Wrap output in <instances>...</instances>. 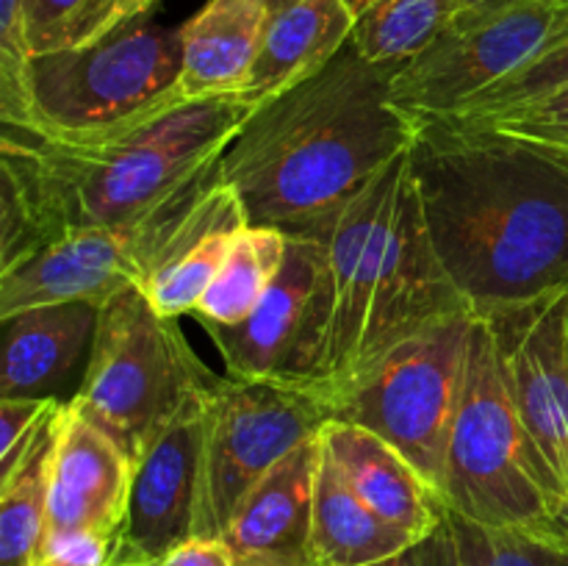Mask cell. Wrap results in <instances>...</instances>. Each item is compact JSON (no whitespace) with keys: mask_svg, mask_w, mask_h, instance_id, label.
I'll return each mask as SVG.
<instances>
[{"mask_svg":"<svg viewBox=\"0 0 568 566\" xmlns=\"http://www.w3.org/2000/svg\"><path fill=\"white\" fill-rule=\"evenodd\" d=\"M416 553H419V566H458L453 536H449L447 525H442L433 536H427L425 542L416 547Z\"/></svg>","mask_w":568,"mask_h":566,"instance_id":"cell-33","label":"cell"},{"mask_svg":"<svg viewBox=\"0 0 568 566\" xmlns=\"http://www.w3.org/2000/svg\"><path fill=\"white\" fill-rule=\"evenodd\" d=\"M216 175L148 220L81 228L0 270V320L39 305L92 303L100 309L114 294L142 286L166 228Z\"/></svg>","mask_w":568,"mask_h":566,"instance_id":"cell-11","label":"cell"},{"mask_svg":"<svg viewBox=\"0 0 568 566\" xmlns=\"http://www.w3.org/2000/svg\"><path fill=\"white\" fill-rule=\"evenodd\" d=\"M397 70L347 44L325 70L253 111L220 161L250 225L305 231L408 153L416 120L392 98Z\"/></svg>","mask_w":568,"mask_h":566,"instance_id":"cell-4","label":"cell"},{"mask_svg":"<svg viewBox=\"0 0 568 566\" xmlns=\"http://www.w3.org/2000/svg\"><path fill=\"white\" fill-rule=\"evenodd\" d=\"M236 566H314L308 555L286 553H244L236 555Z\"/></svg>","mask_w":568,"mask_h":566,"instance_id":"cell-34","label":"cell"},{"mask_svg":"<svg viewBox=\"0 0 568 566\" xmlns=\"http://www.w3.org/2000/svg\"><path fill=\"white\" fill-rule=\"evenodd\" d=\"M510 3V0H464V11H483V9H494V6ZM460 11V14H464Z\"/></svg>","mask_w":568,"mask_h":566,"instance_id":"cell-37","label":"cell"},{"mask_svg":"<svg viewBox=\"0 0 568 566\" xmlns=\"http://www.w3.org/2000/svg\"><path fill=\"white\" fill-rule=\"evenodd\" d=\"M442 503L449 514L499 530H560V508L510 397L497 336L486 316H477L471 333Z\"/></svg>","mask_w":568,"mask_h":566,"instance_id":"cell-6","label":"cell"},{"mask_svg":"<svg viewBox=\"0 0 568 566\" xmlns=\"http://www.w3.org/2000/svg\"><path fill=\"white\" fill-rule=\"evenodd\" d=\"M120 0H22V22L37 55L83 48L105 37Z\"/></svg>","mask_w":568,"mask_h":566,"instance_id":"cell-27","label":"cell"},{"mask_svg":"<svg viewBox=\"0 0 568 566\" xmlns=\"http://www.w3.org/2000/svg\"><path fill=\"white\" fill-rule=\"evenodd\" d=\"M131 481L133 461L125 449L67 403L53 453L44 542L64 536H120Z\"/></svg>","mask_w":568,"mask_h":566,"instance_id":"cell-14","label":"cell"},{"mask_svg":"<svg viewBox=\"0 0 568 566\" xmlns=\"http://www.w3.org/2000/svg\"><path fill=\"white\" fill-rule=\"evenodd\" d=\"M89 350L87 375L70 403L131 461L222 381L194 353L178 320L161 316L139 286L100 305Z\"/></svg>","mask_w":568,"mask_h":566,"instance_id":"cell-5","label":"cell"},{"mask_svg":"<svg viewBox=\"0 0 568 566\" xmlns=\"http://www.w3.org/2000/svg\"><path fill=\"white\" fill-rule=\"evenodd\" d=\"M155 3H159V0H120V3H116L114 17H111L109 31H114V28L122 26V22H131L136 20V17L150 14V9H153Z\"/></svg>","mask_w":568,"mask_h":566,"instance_id":"cell-35","label":"cell"},{"mask_svg":"<svg viewBox=\"0 0 568 566\" xmlns=\"http://www.w3.org/2000/svg\"><path fill=\"white\" fill-rule=\"evenodd\" d=\"M181 28L148 14L122 22L83 48L33 59V94L42 128L33 137L94 133L136 120L178 100Z\"/></svg>","mask_w":568,"mask_h":566,"instance_id":"cell-8","label":"cell"},{"mask_svg":"<svg viewBox=\"0 0 568 566\" xmlns=\"http://www.w3.org/2000/svg\"><path fill=\"white\" fill-rule=\"evenodd\" d=\"M320 438L344 481L388 525L419 544L444 525L447 508L438 494L386 438L344 420H327Z\"/></svg>","mask_w":568,"mask_h":566,"instance_id":"cell-17","label":"cell"},{"mask_svg":"<svg viewBox=\"0 0 568 566\" xmlns=\"http://www.w3.org/2000/svg\"><path fill=\"white\" fill-rule=\"evenodd\" d=\"M547 486L568 511V289L486 316Z\"/></svg>","mask_w":568,"mask_h":566,"instance_id":"cell-12","label":"cell"},{"mask_svg":"<svg viewBox=\"0 0 568 566\" xmlns=\"http://www.w3.org/2000/svg\"><path fill=\"white\" fill-rule=\"evenodd\" d=\"M353 39L347 0H286L266 31L261 53L236 94L258 111L270 100L325 70Z\"/></svg>","mask_w":568,"mask_h":566,"instance_id":"cell-19","label":"cell"},{"mask_svg":"<svg viewBox=\"0 0 568 566\" xmlns=\"http://www.w3.org/2000/svg\"><path fill=\"white\" fill-rule=\"evenodd\" d=\"M0 114L14 131L39 133L42 117L33 94V53L22 22V0H0Z\"/></svg>","mask_w":568,"mask_h":566,"instance_id":"cell-28","label":"cell"},{"mask_svg":"<svg viewBox=\"0 0 568 566\" xmlns=\"http://www.w3.org/2000/svg\"><path fill=\"white\" fill-rule=\"evenodd\" d=\"M416 544L355 494L320 438L308 547L314 566H372L408 553Z\"/></svg>","mask_w":568,"mask_h":566,"instance_id":"cell-22","label":"cell"},{"mask_svg":"<svg viewBox=\"0 0 568 566\" xmlns=\"http://www.w3.org/2000/svg\"><path fill=\"white\" fill-rule=\"evenodd\" d=\"M475 322V311L433 322L388 350L331 403V420L353 422L394 444L438 499Z\"/></svg>","mask_w":568,"mask_h":566,"instance_id":"cell-7","label":"cell"},{"mask_svg":"<svg viewBox=\"0 0 568 566\" xmlns=\"http://www.w3.org/2000/svg\"><path fill=\"white\" fill-rule=\"evenodd\" d=\"M447 120H455L469 128H480V131L499 133V137L519 139V142L536 144V148L568 153V87L555 89L547 98L516 105V109L469 117L453 114Z\"/></svg>","mask_w":568,"mask_h":566,"instance_id":"cell-29","label":"cell"},{"mask_svg":"<svg viewBox=\"0 0 568 566\" xmlns=\"http://www.w3.org/2000/svg\"><path fill=\"white\" fill-rule=\"evenodd\" d=\"M327 420L331 405L314 388L222 377L200 414L194 536L222 538L250 488Z\"/></svg>","mask_w":568,"mask_h":566,"instance_id":"cell-9","label":"cell"},{"mask_svg":"<svg viewBox=\"0 0 568 566\" xmlns=\"http://www.w3.org/2000/svg\"><path fill=\"white\" fill-rule=\"evenodd\" d=\"M322 270V242L288 233L286 261L253 314L239 325H203L222 353L227 377L292 383L311 297Z\"/></svg>","mask_w":568,"mask_h":566,"instance_id":"cell-15","label":"cell"},{"mask_svg":"<svg viewBox=\"0 0 568 566\" xmlns=\"http://www.w3.org/2000/svg\"><path fill=\"white\" fill-rule=\"evenodd\" d=\"M67 403L44 420L14 464L0 472V566H28L44 542L50 475Z\"/></svg>","mask_w":568,"mask_h":566,"instance_id":"cell-23","label":"cell"},{"mask_svg":"<svg viewBox=\"0 0 568 566\" xmlns=\"http://www.w3.org/2000/svg\"><path fill=\"white\" fill-rule=\"evenodd\" d=\"M410 178L433 250L477 316L568 289V153L436 117Z\"/></svg>","mask_w":568,"mask_h":566,"instance_id":"cell-1","label":"cell"},{"mask_svg":"<svg viewBox=\"0 0 568 566\" xmlns=\"http://www.w3.org/2000/svg\"><path fill=\"white\" fill-rule=\"evenodd\" d=\"M353 44L366 61L405 64L430 48L464 11V0H347Z\"/></svg>","mask_w":568,"mask_h":566,"instance_id":"cell-24","label":"cell"},{"mask_svg":"<svg viewBox=\"0 0 568 566\" xmlns=\"http://www.w3.org/2000/svg\"><path fill=\"white\" fill-rule=\"evenodd\" d=\"M109 566H142V564H128V560H111Z\"/></svg>","mask_w":568,"mask_h":566,"instance_id":"cell-39","label":"cell"},{"mask_svg":"<svg viewBox=\"0 0 568 566\" xmlns=\"http://www.w3.org/2000/svg\"><path fill=\"white\" fill-rule=\"evenodd\" d=\"M316 469L320 433L300 444L250 488L247 497L233 511L227 530L222 533L227 547L236 555L286 553L311 558Z\"/></svg>","mask_w":568,"mask_h":566,"instance_id":"cell-20","label":"cell"},{"mask_svg":"<svg viewBox=\"0 0 568 566\" xmlns=\"http://www.w3.org/2000/svg\"><path fill=\"white\" fill-rule=\"evenodd\" d=\"M416 547H419V544H416ZM416 547L408 549V553L394 555V558L381 560V564H372V566H419V553H416Z\"/></svg>","mask_w":568,"mask_h":566,"instance_id":"cell-36","label":"cell"},{"mask_svg":"<svg viewBox=\"0 0 568 566\" xmlns=\"http://www.w3.org/2000/svg\"><path fill=\"white\" fill-rule=\"evenodd\" d=\"M98 311L92 303H59L3 320L0 397H48L92 344Z\"/></svg>","mask_w":568,"mask_h":566,"instance_id":"cell-21","label":"cell"},{"mask_svg":"<svg viewBox=\"0 0 568 566\" xmlns=\"http://www.w3.org/2000/svg\"><path fill=\"white\" fill-rule=\"evenodd\" d=\"M288 233L272 225H247L233 242L225 264L194 309L200 325H239L272 286L286 261Z\"/></svg>","mask_w":568,"mask_h":566,"instance_id":"cell-25","label":"cell"},{"mask_svg":"<svg viewBox=\"0 0 568 566\" xmlns=\"http://www.w3.org/2000/svg\"><path fill=\"white\" fill-rule=\"evenodd\" d=\"M300 233L322 242V270L292 383L327 405L399 342L471 311L433 250L408 153Z\"/></svg>","mask_w":568,"mask_h":566,"instance_id":"cell-3","label":"cell"},{"mask_svg":"<svg viewBox=\"0 0 568 566\" xmlns=\"http://www.w3.org/2000/svg\"><path fill=\"white\" fill-rule=\"evenodd\" d=\"M247 225L250 216L239 192L216 175L166 228L139 289L161 316L181 320L194 314Z\"/></svg>","mask_w":568,"mask_h":566,"instance_id":"cell-16","label":"cell"},{"mask_svg":"<svg viewBox=\"0 0 568 566\" xmlns=\"http://www.w3.org/2000/svg\"><path fill=\"white\" fill-rule=\"evenodd\" d=\"M560 530H564L566 538H568V511H564V514H560Z\"/></svg>","mask_w":568,"mask_h":566,"instance_id":"cell-38","label":"cell"},{"mask_svg":"<svg viewBox=\"0 0 568 566\" xmlns=\"http://www.w3.org/2000/svg\"><path fill=\"white\" fill-rule=\"evenodd\" d=\"M116 553V538L64 536L44 542L28 566H109Z\"/></svg>","mask_w":568,"mask_h":566,"instance_id":"cell-31","label":"cell"},{"mask_svg":"<svg viewBox=\"0 0 568 566\" xmlns=\"http://www.w3.org/2000/svg\"><path fill=\"white\" fill-rule=\"evenodd\" d=\"M253 109L236 94L164 105L94 133L6 128L0 270L81 228L133 225L216 175Z\"/></svg>","mask_w":568,"mask_h":566,"instance_id":"cell-2","label":"cell"},{"mask_svg":"<svg viewBox=\"0 0 568 566\" xmlns=\"http://www.w3.org/2000/svg\"><path fill=\"white\" fill-rule=\"evenodd\" d=\"M59 403L55 397H0V472L14 464Z\"/></svg>","mask_w":568,"mask_h":566,"instance_id":"cell-30","label":"cell"},{"mask_svg":"<svg viewBox=\"0 0 568 566\" xmlns=\"http://www.w3.org/2000/svg\"><path fill=\"white\" fill-rule=\"evenodd\" d=\"M286 0H209L181 26L178 100L239 94Z\"/></svg>","mask_w":568,"mask_h":566,"instance_id":"cell-18","label":"cell"},{"mask_svg":"<svg viewBox=\"0 0 568 566\" xmlns=\"http://www.w3.org/2000/svg\"><path fill=\"white\" fill-rule=\"evenodd\" d=\"M568 33V0H510L464 11L427 50L399 64L392 98L414 120L449 117Z\"/></svg>","mask_w":568,"mask_h":566,"instance_id":"cell-10","label":"cell"},{"mask_svg":"<svg viewBox=\"0 0 568 566\" xmlns=\"http://www.w3.org/2000/svg\"><path fill=\"white\" fill-rule=\"evenodd\" d=\"M153 566H236V553L227 547L225 538L192 536Z\"/></svg>","mask_w":568,"mask_h":566,"instance_id":"cell-32","label":"cell"},{"mask_svg":"<svg viewBox=\"0 0 568 566\" xmlns=\"http://www.w3.org/2000/svg\"><path fill=\"white\" fill-rule=\"evenodd\" d=\"M458 566H568L564 530L530 533L477 525L458 514H444Z\"/></svg>","mask_w":568,"mask_h":566,"instance_id":"cell-26","label":"cell"},{"mask_svg":"<svg viewBox=\"0 0 568 566\" xmlns=\"http://www.w3.org/2000/svg\"><path fill=\"white\" fill-rule=\"evenodd\" d=\"M203 403L183 411L133 461L131 497L114 560L153 566L194 536Z\"/></svg>","mask_w":568,"mask_h":566,"instance_id":"cell-13","label":"cell"}]
</instances>
